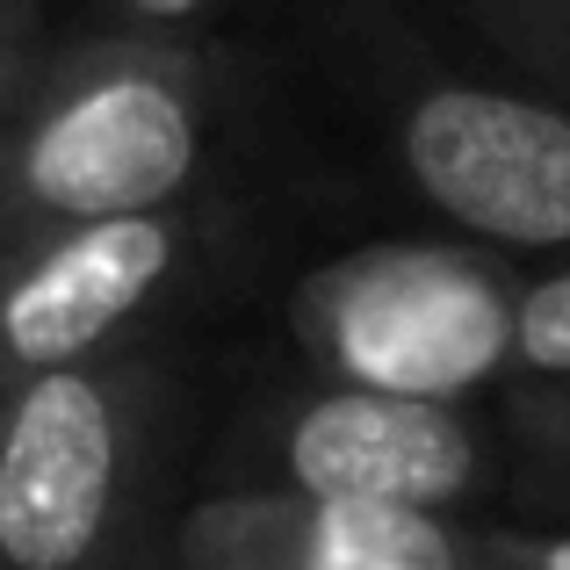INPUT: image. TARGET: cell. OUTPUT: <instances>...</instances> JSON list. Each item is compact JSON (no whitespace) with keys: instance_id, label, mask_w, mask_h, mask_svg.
Wrapping results in <instances>:
<instances>
[{"instance_id":"obj_6","label":"cell","mask_w":570,"mask_h":570,"mask_svg":"<svg viewBox=\"0 0 570 570\" xmlns=\"http://www.w3.org/2000/svg\"><path fill=\"white\" fill-rule=\"evenodd\" d=\"M275 476V491H296V499L441 513L484 476V441L455 404L333 383L282 412Z\"/></svg>"},{"instance_id":"obj_11","label":"cell","mask_w":570,"mask_h":570,"mask_svg":"<svg viewBox=\"0 0 570 570\" xmlns=\"http://www.w3.org/2000/svg\"><path fill=\"white\" fill-rule=\"evenodd\" d=\"M124 8H130V14H145V22H195L209 0H124Z\"/></svg>"},{"instance_id":"obj_1","label":"cell","mask_w":570,"mask_h":570,"mask_svg":"<svg viewBox=\"0 0 570 570\" xmlns=\"http://www.w3.org/2000/svg\"><path fill=\"white\" fill-rule=\"evenodd\" d=\"M209 138L203 72L167 43H95L58 58L29 116L0 138L8 238L174 209Z\"/></svg>"},{"instance_id":"obj_7","label":"cell","mask_w":570,"mask_h":570,"mask_svg":"<svg viewBox=\"0 0 570 570\" xmlns=\"http://www.w3.org/2000/svg\"><path fill=\"white\" fill-rule=\"evenodd\" d=\"M181 570H484L441 513L224 491L181 520Z\"/></svg>"},{"instance_id":"obj_10","label":"cell","mask_w":570,"mask_h":570,"mask_svg":"<svg viewBox=\"0 0 570 570\" xmlns=\"http://www.w3.org/2000/svg\"><path fill=\"white\" fill-rule=\"evenodd\" d=\"M534 426H542V448L563 462V476H570V383L542 404V412H534Z\"/></svg>"},{"instance_id":"obj_5","label":"cell","mask_w":570,"mask_h":570,"mask_svg":"<svg viewBox=\"0 0 570 570\" xmlns=\"http://www.w3.org/2000/svg\"><path fill=\"white\" fill-rule=\"evenodd\" d=\"M188 224L174 209L58 224L0 246V383L80 368L174 282Z\"/></svg>"},{"instance_id":"obj_12","label":"cell","mask_w":570,"mask_h":570,"mask_svg":"<svg viewBox=\"0 0 570 570\" xmlns=\"http://www.w3.org/2000/svg\"><path fill=\"white\" fill-rule=\"evenodd\" d=\"M8 80H14V43H8V29H0V116H8Z\"/></svg>"},{"instance_id":"obj_4","label":"cell","mask_w":570,"mask_h":570,"mask_svg":"<svg viewBox=\"0 0 570 570\" xmlns=\"http://www.w3.org/2000/svg\"><path fill=\"white\" fill-rule=\"evenodd\" d=\"M130 476V397L101 368L14 383L0 412V570H87Z\"/></svg>"},{"instance_id":"obj_3","label":"cell","mask_w":570,"mask_h":570,"mask_svg":"<svg viewBox=\"0 0 570 570\" xmlns=\"http://www.w3.org/2000/svg\"><path fill=\"white\" fill-rule=\"evenodd\" d=\"M397 159L455 232L505 253L570 246V116L534 95L441 80L397 109Z\"/></svg>"},{"instance_id":"obj_9","label":"cell","mask_w":570,"mask_h":570,"mask_svg":"<svg viewBox=\"0 0 570 570\" xmlns=\"http://www.w3.org/2000/svg\"><path fill=\"white\" fill-rule=\"evenodd\" d=\"M484 570H570V534H491Z\"/></svg>"},{"instance_id":"obj_2","label":"cell","mask_w":570,"mask_h":570,"mask_svg":"<svg viewBox=\"0 0 570 570\" xmlns=\"http://www.w3.org/2000/svg\"><path fill=\"white\" fill-rule=\"evenodd\" d=\"M520 282L462 246H383L340 253L296 289L304 347L354 390L455 404L491 368L513 362Z\"/></svg>"},{"instance_id":"obj_8","label":"cell","mask_w":570,"mask_h":570,"mask_svg":"<svg viewBox=\"0 0 570 570\" xmlns=\"http://www.w3.org/2000/svg\"><path fill=\"white\" fill-rule=\"evenodd\" d=\"M513 368L570 383V267H557V275H542V282H520Z\"/></svg>"}]
</instances>
